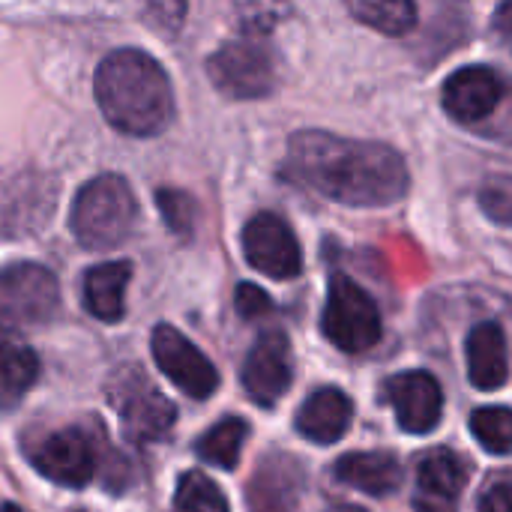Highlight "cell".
<instances>
[{"label": "cell", "instance_id": "cell-1", "mask_svg": "<svg viewBox=\"0 0 512 512\" xmlns=\"http://www.w3.org/2000/svg\"><path fill=\"white\" fill-rule=\"evenodd\" d=\"M288 171L303 186L345 207H387L408 192V168L393 147L321 129L291 135Z\"/></svg>", "mask_w": 512, "mask_h": 512}, {"label": "cell", "instance_id": "cell-2", "mask_svg": "<svg viewBox=\"0 0 512 512\" xmlns=\"http://www.w3.org/2000/svg\"><path fill=\"white\" fill-rule=\"evenodd\" d=\"M102 117L123 135L150 138L168 129L174 117L171 78L159 60L138 48L111 51L93 78Z\"/></svg>", "mask_w": 512, "mask_h": 512}, {"label": "cell", "instance_id": "cell-3", "mask_svg": "<svg viewBox=\"0 0 512 512\" xmlns=\"http://www.w3.org/2000/svg\"><path fill=\"white\" fill-rule=\"evenodd\" d=\"M138 225V201L132 186L120 174H99L87 180L75 201L69 228L75 240L90 252L117 249L132 237Z\"/></svg>", "mask_w": 512, "mask_h": 512}, {"label": "cell", "instance_id": "cell-4", "mask_svg": "<svg viewBox=\"0 0 512 512\" xmlns=\"http://www.w3.org/2000/svg\"><path fill=\"white\" fill-rule=\"evenodd\" d=\"M213 87L228 99H264L276 87V60L264 39V24H246L210 60Z\"/></svg>", "mask_w": 512, "mask_h": 512}, {"label": "cell", "instance_id": "cell-5", "mask_svg": "<svg viewBox=\"0 0 512 512\" xmlns=\"http://www.w3.org/2000/svg\"><path fill=\"white\" fill-rule=\"evenodd\" d=\"M60 309L57 276L33 261L0 270V333L48 324Z\"/></svg>", "mask_w": 512, "mask_h": 512}, {"label": "cell", "instance_id": "cell-6", "mask_svg": "<svg viewBox=\"0 0 512 512\" xmlns=\"http://www.w3.org/2000/svg\"><path fill=\"white\" fill-rule=\"evenodd\" d=\"M108 396H111L117 417L123 423V432L132 444L144 447V444L165 441L171 435L177 408L138 369H120L108 384Z\"/></svg>", "mask_w": 512, "mask_h": 512}, {"label": "cell", "instance_id": "cell-7", "mask_svg": "<svg viewBox=\"0 0 512 512\" xmlns=\"http://www.w3.org/2000/svg\"><path fill=\"white\" fill-rule=\"evenodd\" d=\"M321 330L339 351L363 354L381 339V315L375 300L354 279L336 273L330 279Z\"/></svg>", "mask_w": 512, "mask_h": 512}, {"label": "cell", "instance_id": "cell-8", "mask_svg": "<svg viewBox=\"0 0 512 512\" xmlns=\"http://www.w3.org/2000/svg\"><path fill=\"white\" fill-rule=\"evenodd\" d=\"M33 468L66 489H84L99 471V450L96 438L78 426H66L60 432H51L30 450Z\"/></svg>", "mask_w": 512, "mask_h": 512}, {"label": "cell", "instance_id": "cell-9", "mask_svg": "<svg viewBox=\"0 0 512 512\" xmlns=\"http://www.w3.org/2000/svg\"><path fill=\"white\" fill-rule=\"evenodd\" d=\"M150 351H153V360H156L159 372L168 375L177 384V390H183L189 399L204 402V399H210L219 390V372H216V366L177 327L159 324L153 330Z\"/></svg>", "mask_w": 512, "mask_h": 512}, {"label": "cell", "instance_id": "cell-10", "mask_svg": "<svg viewBox=\"0 0 512 512\" xmlns=\"http://www.w3.org/2000/svg\"><path fill=\"white\" fill-rule=\"evenodd\" d=\"M243 255L249 267L270 279H297L303 270V249L291 225L276 213H258L243 228Z\"/></svg>", "mask_w": 512, "mask_h": 512}, {"label": "cell", "instance_id": "cell-11", "mask_svg": "<svg viewBox=\"0 0 512 512\" xmlns=\"http://www.w3.org/2000/svg\"><path fill=\"white\" fill-rule=\"evenodd\" d=\"M57 201V186L39 171H18L0 183V231L30 234L39 231Z\"/></svg>", "mask_w": 512, "mask_h": 512}, {"label": "cell", "instance_id": "cell-12", "mask_svg": "<svg viewBox=\"0 0 512 512\" xmlns=\"http://www.w3.org/2000/svg\"><path fill=\"white\" fill-rule=\"evenodd\" d=\"M504 96H507V84L489 66H465L453 72L441 90L444 111L465 126H477L489 120L501 108Z\"/></svg>", "mask_w": 512, "mask_h": 512}, {"label": "cell", "instance_id": "cell-13", "mask_svg": "<svg viewBox=\"0 0 512 512\" xmlns=\"http://www.w3.org/2000/svg\"><path fill=\"white\" fill-rule=\"evenodd\" d=\"M291 342L282 330L261 333L243 363V387L252 402L261 408H273L291 387Z\"/></svg>", "mask_w": 512, "mask_h": 512}, {"label": "cell", "instance_id": "cell-14", "mask_svg": "<svg viewBox=\"0 0 512 512\" xmlns=\"http://www.w3.org/2000/svg\"><path fill=\"white\" fill-rule=\"evenodd\" d=\"M387 399L408 435H429L444 414V393L429 372H402L387 381Z\"/></svg>", "mask_w": 512, "mask_h": 512}, {"label": "cell", "instance_id": "cell-15", "mask_svg": "<svg viewBox=\"0 0 512 512\" xmlns=\"http://www.w3.org/2000/svg\"><path fill=\"white\" fill-rule=\"evenodd\" d=\"M129 282H132V264L129 261H108V264L90 267L84 273V288H81L84 309L102 324L123 321Z\"/></svg>", "mask_w": 512, "mask_h": 512}, {"label": "cell", "instance_id": "cell-16", "mask_svg": "<svg viewBox=\"0 0 512 512\" xmlns=\"http://www.w3.org/2000/svg\"><path fill=\"white\" fill-rule=\"evenodd\" d=\"M468 378L477 390L492 393L507 384L510 375V360H507V336L501 324L483 321L471 330L468 336Z\"/></svg>", "mask_w": 512, "mask_h": 512}, {"label": "cell", "instance_id": "cell-17", "mask_svg": "<svg viewBox=\"0 0 512 512\" xmlns=\"http://www.w3.org/2000/svg\"><path fill=\"white\" fill-rule=\"evenodd\" d=\"M351 417H354L351 399L336 387H324L303 402L297 414V432L312 444H336L348 432Z\"/></svg>", "mask_w": 512, "mask_h": 512}, {"label": "cell", "instance_id": "cell-18", "mask_svg": "<svg viewBox=\"0 0 512 512\" xmlns=\"http://www.w3.org/2000/svg\"><path fill=\"white\" fill-rule=\"evenodd\" d=\"M333 474L339 483L372 498H387L402 483V468L390 453H348L336 462Z\"/></svg>", "mask_w": 512, "mask_h": 512}, {"label": "cell", "instance_id": "cell-19", "mask_svg": "<svg viewBox=\"0 0 512 512\" xmlns=\"http://www.w3.org/2000/svg\"><path fill=\"white\" fill-rule=\"evenodd\" d=\"M39 357L33 348L0 336V411H12L36 384Z\"/></svg>", "mask_w": 512, "mask_h": 512}, {"label": "cell", "instance_id": "cell-20", "mask_svg": "<svg viewBox=\"0 0 512 512\" xmlns=\"http://www.w3.org/2000/svg\"><path fill=\"white\" fill-rule=\"evenodd\" d=\"M468 471L462 465V459L450 450H429L420 465H417V483H420V495L426 501H441V504H453L459 498V492L465 489Z\"/></svg>", "mask_w": 512, "mask_h": 512}, {"label": "cell", "instance_id": "cell-21", "mask_svg": "<svg viewBox=\"0 0 512 512\" xmlns=\"http://www.w3.org/2000/svg\"><path fill=\"white\" fill-rule=\"evenodd\" d=\"M246 438H249V423L240 417H225L195 441V453L207 465H216L222 471H234L240 462Z\"/></svg>", "mask_w": 512, "mask_h": 512}, {"label": "cell", "instance_id": "cell-22", "mask_svg": "<svg viewBox=\"0 0 512 512\" xmlns=\"http://www.w3.org/2000/svg\"><path fill=\"white\" fill-rule=\"evenodd\" d=\"M348 9L354 18L387 36H402L417 24V9L408 0H354Z\"/></svg>", "mask_w": 512, "mask_h": 512}, {"label": "cell", "instance_id": "cell-23", "mask_svg": "<svg viewBox=\"0 0 512 512\" xmlns=\"http://www.w3.org/2000/svg\"><path fill=\"white\" fill-rule=\"evenodd\" d=\"M177 512H231L225 492L201 471H186L174 492Z\"/></svg>", "mask_w": 512, "mask_h": 512}, {"label": "cell", "instance_id": "cell-24", "mask_svg": "<svg viewBox=\"0 0 512 512\" xmlns=\"http://www.w3.org/2000/svg\"><path fill=\"white\" fill-rule=\"evenodd\" d=\"M471 432L489 453L512 450V411L510 408H480L471 414Z\"/></svg>", "mask_w": 512, "mask_h": 512}, {"label": "cell", "instance_id": "cell-25", "mask_svg": "<svg viewBox=\"0 0 512 512\" xmlns=\"http://www.w3.org/2000/svg\"><path fill=\"white\" fill-rule=\"evenodd\" d=\"M156 207L165 219V228L171 234H177L180 240H189L195 234V219H198V207L192 201L189 192L183 189H168V186H159L156 189Z\"/></svg>", "mask_w": 512, "mask_h": 512}, {"label": "cell", "instance_id": "cell-26", "mask_svg": "<svg viewBox=\"0 0 512 512\" xmlns=\"http://www.w3.org/2000/svg\"><path fill=\"white\" fill-rule=\"evenodd\" d=\"M480 207L492 222L512 228V174H492L483 180Z\"/></svg>", "mask_w": 512, "mask_h": 512}, {"label": "cell", "instance_id": "cell-27", "mask_svg": "<svg viewBox=\"0 0 512 512\" xmlns=\"http://www.w3.org/2000/svg\"><path fill=\"white\" fill-rule=\"evenodd\" d=\"M234 306H237L240 318H246V321H258V318H264V315H270V312H273V300H270V294H267L264 288L252 285V282L237 285Z\"/></svg>", "mask_w": 512, "mask_h": 512}, {"label": "cell", "instance_id": "cell-28", "mask_svg": "<svg viewBox=\"0 0 512 512\" xmlns=\"http://www.w3.org/2000/svg\"><path fill=\"white\" fill-rule=\"evenodd\" d=\"M477 512H512V477L492 480L480 495Z\"/></svg>", "mask_w": 512, "mask_h": 512}, {"label": "cell", "instance_id": "cell-29", "mask_svg": "<svg viewBox=\"0 0 512 512\" xmlns=\"http://www.w3.org/2000/svg\"><path fill=\"white\" fill-rule=\"evenodd\" d=\"M495 30L501 33V36H507L512 39V0L510 3H501L498 9H495Z\"/></svg>", "mask_w": 512, "mask_h": 512}, {"label": "cell", "instance_id": "cell-30", "mask_svg": "<svg viewBox=\"0 0 512 512\" xmlns=\"http://www.w3.org/2000/svg\"><path fill=\"white\" fill-rule=\"evenodd\" d=\"M417 512H456V504H441V501L417 498Z\"/></svg>", "mask_w": 512, "mask_h": 512}, {"label": "cell", "instance_id": "cell-31", "mask_svg": "<svg viewBox=\"0 0 512 512\" xmlns=\"http://www.w3.org/2000/svg\"><path fill=\"white\" fill-rule=\"evenodd\" d=\"M333 512H366V510H360V507H336Z\"/></svg>", "mask_w": 512, "mask_h": 512}, {"label": "cell", "instance_id": "cell-32", "mask_svg": "<svg viewBox=\"0 0 512 512\" xmlns=\"http://www.w3.org/2000/svg\"><path fill=\"white\" fill-rule=\"evenodd\" d=\"M0 512H21V510H18L15 504H3V507H0Z\"/></svg>", "mask_w": 512, "mask_h": 512}]
</instances>
